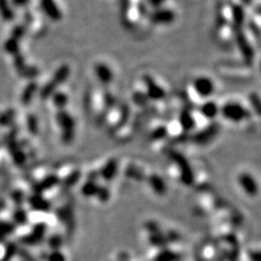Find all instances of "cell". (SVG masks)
<instances>
[{
  "mask_svg": "<svg viewBox=\"0 0 261 261\" xmlns=\"http://www.w3.org/2000/svg\"><path fill=\"white\" fill-rule=\"evenodd\" d=\"M168 155L170 157L171 162L175 166V169L178 171V176L181 180V182L191 187L195 184L196 176L195 172L192 168V165L188 161V159L183 155L182 153L176 151V150H170L168 152Z\"/></svg>",
  "mask_w": 261,
  "mask_h": 261,
  "instance_id": "6da1fadb",
  "label": "cell"
},
{
  "mask_svg": "<svg viewBox=\"0 0 261 261\" xmlns=\"http://www.w3.org/2000/svg\"><path fill=\"white\" fill-rule=\"evenodd\" d=\"M56 123L61 130V140L65 144H70L75 138L76 120L66 109L58 110L56 113Z\"/></svg>",
  "mask_w": 261,
  "mask_h": 261,
  "instance_id": "7a4b0ae2",
  "label": "cell"
},
{
  "mask_svg": "<svg viewBox=\"0 0 261 261\" xmlns=\"http://www.w3.org/2000/svg\"><path fill=\"white\" fill-rule=\"evenodd\" d=\"M222 117L235 124L244 122L250 116V112L243 104L237 102H227L220 107Z\"/></svg>",
  "mask_w": 261,
  "mask_h": 261,
  "instance_id": "3957f363",
  "label": "cell"
},
{
  "mask_svg": "<svg viewBox=\"0 0 261 261\" xmlns=\"http://www.w3.org/2000/svg\"><path fill=\"white\" fill-rule=\"evenodd\" d=\"M71 74L70 66L64 64L58 67V69L54 72L52 79L41 89L40 96L43 100H47L51 98L52 94L57 91V87L65 82L66 79L69 78Z\"/></svg>",
  "mask_w": 261,
  "mask_h": 261,
  "instance_id": "277c9868",
  "label": "cell"
},
{
  "mask_svg": "<svg viewBox=\"0 0 261 261\" xmlns=\"http://www.w3.org/2000/svg\"><path fill=\"white\" fill-rule=\"evenodd\" d=\"M231 31H232V35H233L235 43L238 47L239 52H241L243 58L247 62H251L253 57H254V51H253L252 46L250 45L249 41L247 38V36L245 35L243 27L232 26Z\"/></svg>",
  "mask_w": 261,
  "mask_h": 261,
  "instance_id": "5b68a950",
  "label": "cell"
},
{
  "mask_svg": "<svg viewBox=\"0 0 261 261\" xmlns=\"http://www.w3.org/2000/svg\"><path fill=\"white\" fill-rule=\"evenodd\" d=\"M143 79L145 87L144 91L149 101L161 102L166 98L167 93L165 89L150 75H144Z\"/></svg>",
  "mask_w": 261,
  "mask_h": 261,
  "instance_id": "8992f818",
  "label": "cell"
},
{
  "mask_svg": "<svg viewBox=\"0 0 261 261\" xmlns=\"http://www.w3.org/2000/svg\"><path fill=\"white\" fill-rule=\"evenodd\" d=\"M193 88L200 98H209L215 92V83L208 77H197L193 82Z\"/></svg>",
  "mask_w": 261,
  "mask_h": 261,
  "instance_id": "52a82bcc",
  "label": "cell"
},
{
  "mask_svg": "<svg viewBox=\"0 0 261 261\" xmlns=\"http://www.w3.org/2000/svg\"><path fill=\"white\" fill-rule=\"evenodd\" d=\"M219 130H220V125L217 122H212L204 129L198 130L194 136L193 140L198 145L209 144L213 139L216 138Z\"/></svg>",
  "mask_w": 261,
  "mask_h": 261,
  "instance_id": "ba28073f",
  "label": "cell"
},
{
  "mask_svg": "<svg viewBox=\"0 0 261 261\" xmlns=\"http://www.w3.org/2000/svg\"><path fill=\"white\" fill-rule=\"evenodd\" d=\"M238 183L248 196H255L258 194V184L255 178L248 172H243L238 176Z\"/></svg>",
  "mask_w": 261,
  "mask_h": 261,
  "instance_id": "9c48e42d",
  "label": "cell"
},
{
  "mask_svg": "<svg viewBox=\"0 0 261 261\" xmlns=\"http://www.w3.org/2000/svg\"><path fill=\"white\" fill-rule=\"evenodd\" d=\"M40 6L45 15L53 22H59L62 19V13L57 6L55 0H40Z\"/></svg>",
  "mask_w": 261,
  "mask_h": 261,
  "instance_id": "30bf717a",
  "label": "cell"
},
{
  "mask_svg": "<svg viewBox=\"0 0 261 261\" xmlns=\"http://www.w3.org/2000/svg\"><path fill=\"white\" fill-rule=\"evenodd\" d=\"M175 20V14L170 9L158 8L150 15V21L155 25H170Z\"/></svg>",
  "mask_w": 261,
  "mask_h": 261,
  "instance_id": "8fae6325",
  "label": "cell"
},
{
  "mask_svg": "<svg viewBox=\"0 0 261 261\" xmlns=\"http://www.w3.org/2000/svg\"><path fill=\"white\" fill-rule=\"evenodd\" d=\"M178 124L180 129L185 133H190L196 128V120L191 110L184 108L178 116Z\"/></svg>",
  "mask_w": 261,
  "mask_h": 261,
  "instance_id": "7c38bea8",
  "label": "cell"
},
{
  "mask_svg": "<svg viewBox=\"0 0 261 261\" xmlns=\"http://www.w3.org/2000/svg\"><path fill=\"white\" fill-rule=\"evenodd\" d=\"M46 231H47L46 224L39 222L32 228V231L29 234L26 235L23 239V241L26 245H38L40 242L43 241L46 235Z\"/></svg>",
  "mask_w": 261,
  "mask_h": 261,
  "instance_id": "4fadbf2b",
  "label": "cell"
},
{
  "mask_svg": "<svg viewBox=\"0 0 261 261\" xmlns=\"http://www.w3.org/2000/svg\"><path fill=\"white\" fill-rule=\"evenodd\" d=\"M94 73L97 79L104 85H108L113 80V73L111 69L104 63H97L94 67Z\"/></svg>",
  "mask_w": 261,
  "mask_h": 261,
  "instance_id": "5bb4252c",
  "label": "cell"
},
{
  "mask_svg": "<svg viewBox=\"0 0 261 261\" xmlns=\"http://www.w3.org/2000/svg\"><path fill=\"white\" fill-rule=\"evenodd\" d=\"M118 163L117 160L114 158L109 159L105 162L102 169L99 171V176H101L104 181H111L117 174Z\"/></svg>",
  "mask_w": 261,
  "mask_h": 261,
  "instance_id": "9a60e30c",
  "label": "cell"
},
{
  "mask_svg": "<svg viewBox=\"0 0 261 261\" xmlns=\"http://www.w3.org/2000/svg\"><path fill=\"white\" fill-rule=\"evenodd\" d=\"M60 182L61 181L59 176H57L56 174H50L34 186V191L36 194L41 195L42 193L56 187Z\"/></svg>",
  "mask_w": 261,
  "mask_h": 261,
  "instance_id": "2e32d148",
  "label": "cell"
},
{
  "mask_svg": "<svg viewBox=\"0 0 261 261\" xmlns=\"http://www.w3.org/2000/svg\"><path fill=\"white\" fill-rule=\"evenodd\" d=\"M199 113L205 119L213 121L220 114V106L214 101H206L199 106Z\"/></svg>",
  "mask_w": 261,
  "mask_h": 261,
  "instance_id": "e0dca14e",
  "label": "cell"
},
{
  "mask_svg": "<svg viewBox=\"0 0 261 261\" xmlns=\"http://www.w3.org/2000/svg\"><path fill=\"white\" fill-rule=\"evenodd\" d=\"M148 184L152 189V191L158 196H164L167 193L168 190L167 184L165 182V180L156 173L151 174L148 177Z\"/></svg>",
  "mask_w": 261,
  "mask_h": 261,
  "instance_id": "ac0fdd59",
  "label": "cell"
},
{
  "mask_svg": "<svg viewBox=\"0 0 261 261\" xmlns=\"http://www.w3.org/2000/svg\"><path fill=\"white\" fill-rule=\"evenodd\" d=\"M57 217L61 222L65 224L67 227H69V229H73V227L75 225V221H74L73 209L71 206L66 205L64 207L58 209Z\"/></svg>",
  "mask_w": 261,
  "mask_h": 261,
  "instance_id": "d6986e66",
  "label": "cell"
},
{
  "mask_svg": "<svg viewBox=\"0 0 261 261\" xmlns=\"http://www.w3.org/2000/svg\"><path fill=\"white\" fill-rule=\"evenodd\" d=\"M29 203L32 208L40 212H47L51 208V203L49 202V200H47L39 194H35L34 196H31L29 199Z\"/></svg>",
  "mask_w": 261,
  "mask_h": 261,
  "instance_id": "ffe728a7",
  "label": "cell"
},
{
  "mask_svg": "<svg viewBox=\"0 0 261 261\" xmlns=\"http://www.w3.org/2000/svg\"><path fill=\"white\" fill-rule=\"evenodd\" d=\"M231 19L233 22L232 26L243 27L246 22V13L244 7L240 4H234L231 7Z\"/></svg>",
  "mask_w": 261,
  "mask_h": 261,
  "instance_id": "44dd1931",
  "label": "cell"
},
{
  "mask_svg": "<svg viewBox=\"0 0 261 261\" xmlns=\"http://www.w3.org/2000/svg\"><path fill=\"white\" fill-rule=\"evenodd\" d=\"M98 188H99V184H97L96 181L87 179L85 182L83 183L80 192H81L82 196L89 198L92 196H96Z\"/></svg>",
  "mask_w": 261,
  "mask_h": 261,
  "instance_id": "7402d4cb",
  "label": "cell"
},
{
  "mask_svg": "<svg viewBox=\"0 0 261 261\" xmlns=\"http://www.w3.org/2000/svg\"><path fill=\"white\" fill-rule=\"evenodd\" d=\"M180 254L167 248H163L152 261H178L180 259Z\"/></svg>",
  "mask_w": 261,
  "mask_h": 261,
  "instance_id": "603a6c76",
  "label": "cell"
},
{
  "mask_svg": "<svg viewBox=\"0 0 261 261\" xmlns=\"http://www.w3.org/2000/svg\"><path fill=\"white\" fill-rule=\"evenodd\" d=\"M52 103L54 104V106L58 109V110H62L65 109L66 105L69 102V98L63 92L55 91L52 94Z\"/></svg>",
  "mask_w": 261,
  "mask_h": 261,
  "instance_id": "cb8c5ba5",
  "label": "cell"
},
{
  "mask_svg": "<svg viewBox=\"0 0 261 261\" xmlns=\"http://www.w3.org/2000/svg\"><path fill=\"white\" fill-rule=\"evenodd\" d=\"M149 242L152 246L161 248H166V246L169 244V240L167 236L163 234L162 231L149 234Z\"/></svg>",
  "mask_w": 261,
  "mask_h": 261,
  "instance_id": "d4e9b609",
  "label": "cell"
},
{
  "mask_svg": "<svg viewBox=\"0 0 261 261\" xmlns=\"http://www.w3.org/2000/svg\"><path fill=\"white\" fill-rule=\"evenodd\" d=\"M37 89H38V86L36 85L35 82L29 83L26 86V89L23 92V94H22V99L21 100H22L23 104H29L32 101V99H33L35 93L37 91Z\"/></svg>",
  "mask_w": 261,
  "mask_h": 261,
  "instance_id": "484cf974",
  "label": "cell"
},
{
  "mask_svg": "<svg viewBox=\"0 0 261 261\" xmlns=\"http://www.w3.org/2000/svg\"><path fill=\"white\" fill-rule=\"evenodd\" d=\"M80 176H81V173L78 170H74L72 171L65 179L63 180L62 182V186L63 188L65 189H69V188H72L74 187L77 183L78 182V180L80 179Z\"/></svg>",
  "mask_w": 261,
  "mask_h": 261,
  "instance_id": "4316f807",
  "label": "cell"
},
{
  "mask_svg": "<svg viewBox=\"0 0 261 261\" xmlns=\"http://www.w3.org/2000/svg\"><path fill=\"white\" fill-rule=\"evenodd\" d=\"M133 101L136 104V105H139L141 107H145L148 103H149V99L147 98L145 91L142 90H137L134 92L133 94Z\"/></svg>",
  "mask_w": 261,
  "mask_h": 261,
  "instance_id": "83f0119b",
  "label": "cell"
},
{
  "mask_svg": "<svg viewBox=\"0 0 261 261\" xmlns=\"http://www.w3.org/2000/svg\"><path fill=\"white\" fill-rule=\"evenodd\" d=\"M169 135V129L165 126H159L151 132L150 139L152 141H162Z\"/></svg>",
  "mask_w": 261,
  "mask_h": 261,
  "instance_id": "f1b7e54d",
  "label": "cell"
},
{
  "mask_svg": "<svg viewBox=\"0 0 261 261\" xmlns=\"http://www.w3.org/2000/svg\"><path fill=\"white\" fill-rule=\"evenodd\" d=\"M4 49L5 51L11 54H18L19 50H20V45H19V41L14 39L13 37H11L10 39L7 40L5 45H4Z\"/></svg>",
  "mask_w": 261,
  "mask_h": 261,
  "instance_id": "f546056e",
  "label": "cell"
},
{
  "mask_svg": "<svg viewBox=\"0 0 261 261\" xmlns=\"http://www.w3.org/2000/svg\"><path fill=\"white\" fill-rule=\"evenodd\" d=\"M96 197L99 201L101 202H107L109 200V197H110V193H109V190L107 187H104L102 185H99V188H98V191H97V194H96Z\"/></svg>",
  "mask_w": 261,
  "mask_h": 261,
  "instance_id": "4dcf8cb0",
  "label": "cell"
},
{
  "mask_svg": "<svg viewBox=\"0 0 261 261\" xmlns=\"http://www.w3.org/2000/svg\"><path fill=\"white\" fill-rule=\"evenodd\" d=\"M0 13L2 15V17L7 21H11L13 19V12L11 11L10 7L8 6V3L6 0H0Z\"/></svg>",
  "mask_w": 261,
  "mask_h": 261,
  "instance_id": "1f68e13d",
  "label": "cell"
},
{
  "mask_svg": "<svg viewBox=\"0 0 261 261\" xmlns=\"http://www.w3.org/2000/svg\"><path fill=\"white\" fill-rule=\"evenodd\" d=\"M49 246L52 248V250H59V248L62 246V237L61 235L53 234L49 238Z\"/></svg>",
  "mask_w": 261,
  "mask_h": 261,
  "instance_id": "d6a6232c",
  "label": "cell"
},
{
  "mask_svg": "<svg viewBox=\"0 0 261 261\" xmlns=\"http://www.w3.org/2000/svg\"><path fill=\"white\" fill-rule=\"evenodd\" d=\"M249 101L250 104L252 105V107L255 109V112L260 115L261 105H260V98L256 93H251L249 95Z\"/></svg>",
  "mask_w": 261,
  "mask_h": 261,
  "instance_id": "836d02e7",
  "label": "cell"
},
{
  "mask_svg": "<svg viewBox=\"0 0 261 261\" xmlns=\"http://www.w3.org/2000/svg\"><path fill=\"white\" fill-rule=\"evenodd\" d=\"M27 127L30 133L32 134L38 133V121L33 115H30L27 118Z\"/></svg>",
  "mask_w": 261,
  "mask_h": 261,
  "instance_id": "e575fe53",
  "label": "cell"
},
{
  "mask_svg": "<svg viewBox=\"0 0 261 261\" xmlns=\"http://www.w3.org/2000/svg\"><path fill=\"white\" fill-rule=\"evenodd\" d=\"M13 230V226L10 223L2 222L0 223V240L5 238L8 234H10Z\"/></svg>",
  "mask_w": 261,
  "mask_h": 261,
  "instance_id": "d590c367",
  "label": "cell"
},
{
  "mask_svg": "<svg viewBox=\"0 0 261 261\" xmlns=\"http://www.w3.org/2000/svg\"><path fill=\"white\" fill-rule=\"evenodd\" d=\"M48 261H66L65 255L59 250H52V252L48 255Z\"/></svg>",
  "mask_w": 261,
  "mask_h": 261,
  "instance_id": "8d00e7d4",
  "label": "cell"
},
{
  "mask_svg": "<svg viewBox=\"0 0 261 261\" xmlns=\"http://www.w3.org/2000/svg\"><path fill=\"white\" fill-rule=\"evenodd\" d=\"M26 27L23 26H16L12 31V37L14 39L18 40L23 38L26 34Z\"/></svg>",
  "mask_w": 261,
  "mask_h": 261,
  "instance_id": "74e56055",
  "label": "cell"
},
{
  "mask_svg": "<svg viewBox=\"0 0 261 261\" xmlns=\"http://www.w3.org/2000/svg\"><path fill=\"white\" fill-rule=\"evenodd\" d=\"M15 220L16 222L20 224H25L27 221V216L26 213L24 210H19L16 212L15 214Z\"/></svg>",
  "mask_w": 261,
  "mask_h": 261,
  "instance_id": "f35d334b",
  "label": "cell"
},
{
  "mask_svg": "<svg viewBox=\"0 0 261 261\" xmlns=\"http://www.w3.org/2000/svg\"><path fill=\"white\" fill-rule=\"evenodd\" d=\"M30 2V0H12V4L15 7H26V5H28Z\"/></svg>",
  "mask_w": 261,
  "mask_h": 261,
  "instance_id": "ab89813d",
  "label": "cell"
},
{
  "mask_svg": "<svg viewBox=\"0 0 261 261\" xmlns=\"http://www.w3.org/2000/svg\"><path fill=\"white\" fill-rule=\"evenodd\" d=\"M167 0H148V3L150 4V6L154 7V8H160L161 5H163Z\"/></svg>",
  "mask_w": 261,
  "mask_h": 261,
  "instance_id": "60d3db41",
  "label": "cell"
},
{
  "mask_svg": "<svg viewBox=\"0 0 261 261\" xmlns=\"http://www.w3.org/2000/svg\"><path fill=\"white\" fill-rule=\"evenodd\" d=\"M249 258L251 261H260V252L259 251H251L249 253Z\"/></svg>",
  "mask_w": 261,
  "mask_h": 261,
  "instance_id": "b9f144b4",
  "label": "cell"
},
{
  "mask_svg": "<svg viewBox=\"0 0 261 261\" xmlns=\"http://www.w3.org/2000/svg\"><path fill=\"white\" fill-rule=\"evenodd\" d=\"M241 2L245 5H249L252 2V0H241Z\"/></svg>",
  "mask_w": 261,
  "mask_h": 261,
  "instance_id": "7bdbcfd3",
  "label": "cell"
}]
</instances>
